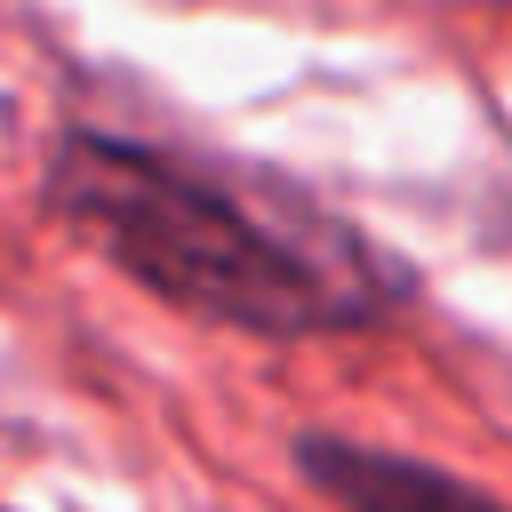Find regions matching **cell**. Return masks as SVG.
Wrapping results in <instances>:
<instances>
[{"mask_svg":"<svg viewBox=\"0 0 512 512\" xmlns=\"http://www.w3.org/2000/svg\"><path fill=\"white\" fill-rule=\"evenodd\" d=\"M48 216L160 304L264 344L352 336L416 296L400 256H384L296 184L104 128L56 136Z\"/></svg>","mask_w":512,"mask_h":512,"instance_id":"obj_1","label":"cell"},{"mask_svg":"<svg viewBox=\"0 0 512 512\" xmlns=\"http://www.w3.org/2000/svg\"><path fill=\"white\" fill-rule=\"evenodd\" d=\"M296 472L336 512H504L464 472H440V464L392 456V448H360V440H336V432H304L296 440Z\"/></svg>","mask_w":512,"mask_h":512,"instance_id":"obj_2","label":"cell"}]
</instances>
